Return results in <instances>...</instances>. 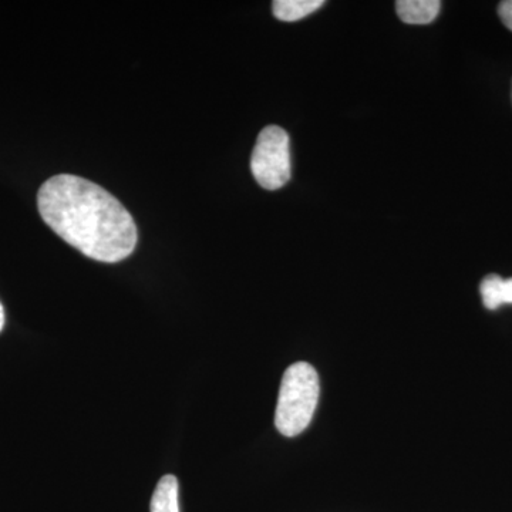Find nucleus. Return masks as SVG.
Returning a JSON list of instances; mask_svg holds the SVG:
<instances>
[{
    "label": "nucleus",
    "mask_w": 512,
    "mask_h": 512,
    "mask_svg": "<svg viewBox=\"0 0 512 512\" xmlns=\"http://www.w3.org/2000/svg\"><path fill=\"white\" fill-rule=\"evenodd\" d=\"M40 217L87 258L116 264L137 247L136 222L100 185L72 174L49 178L37 194Z\"/></svg>",
    "instance_id": "obj_1"
},
{
    "label": "nucleus",
    "mask_w": 512,
    "mask_h": 512,
    "mask_svg": "<svg viewBox=\"0 0 512 512\" xmlns=\"http://www.w3.org/2000/svg\"><path fill=\"white\" fill-rule=\"evenodd\" d=\"M319 393V376L315 367L298 362L286 369L275 412V426L282 436H299L308 429L318 407Z\"/></svg>",
    "instance_id": "obj_2"
},
{
    "label": "nucleus",
    "mask_w": 512,
    "mask_h": 512,
    "mask_svg": "<svg viewBox=\"0 0 512 512\" xmlns=\"http://www.w3.org/2000/svg\"><path fill=\"white\" fill-rule=\"evenodd\" d=\"M284 128L268 126L259 133L251 157L256 183L269 191L279 190L291 180V146Z\"/></svg>",
    "instance_id": "obj_3"
},
{
    "label": "nucleus",
    "mask_w": 512,
    "mask_h": 512,
    "mask_svg": "<svg viewBox=\"0 0 512 512\" xmlns=\"http://www.w3.org/2000/svg\"><path fill=\"white\" fill-rule=\"evenodd\" d=\"M439 0H399L396 10L399 18L409 25H427L439 16Z\"/></svg>",
    "instance_id": "obj_4"
},
{
    "label": "nucleus",
    "mask_w": 512,
    "mask_h": 512,
    "mask_svg": "<svg viewBox=\"0 0 512 512\" xmlns=\"http://www.w3.org/2000/svg\"><path fill=\"white\" fill-rule=\"evenodd\" d=\"M480 292L485 308L495 311L504 303H512V278L503 279L498 275L485 276L480 285Z\"/></svg>",
    "instance_id": "obj_5"
},
{
    "label": "nucleus",
    "mask_w": 512,
    "mask_h": 512,
    "mask_svg": "<svg viewBox=\"0 0 512 512\" xmlns=\"http://www.w3.org/2000/svg\"><path fill=\"white\" fill-rule=\"evenodd\" d=\"M323 5V0H275L272 3V10L275 18L282 22H296L312 15Z\"/></svg>",
    "instance_id": "obj_6"
},
{
    "label": "nucleus",
    "mask_w": 512,
    "mask_h": 512,
    "mask_svg": "<svg viewBox=\"0 0 512 512\" xmlns=\"http://www.w3.org/2000/svg\"><path fill=\"white\" fill-rule=\"evenodd\" d=\"M151 512H180L178 480L171 474L161 478L151 498Z\"/></svg>",
    "instance_id": "obj_7"
},
{
    "label": "nucleus",
    "mask_w": 512,
    "mask_h": 512,
    "mask_svg": "<svg viewBox=\"0 0 512 512\" xmlns=\"http://www.w3.org/2000/svg\"><path fill=\"white\" fill-rule=\"evenodd\" d=\"M498 13L505 26L512 32V0H505L498 6Z\"/></svg>",
    "instance_id": "obj_8"
},
{
    "label": "nucleus",
    "mask_w": 512,
    "mask_h": 512,
    "mask_svg": "<svg viewBox=\"0 0 512 512\" xmlns=\"http://www.w3.org/2000/svg\"><path fill=\"white\" fill-rule=\"evenodd\" d=\"M3 326H5V309H3L2 302H0V332H2Z\"/></svg>",
    "instance_id": "obj_9"
}]
</instances>
